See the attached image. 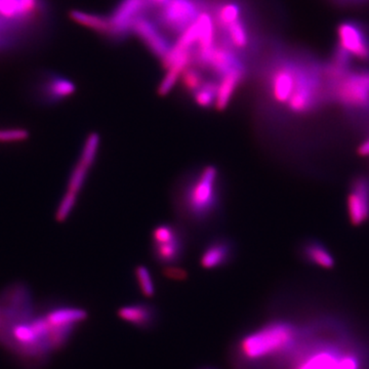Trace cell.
Here are the masks:
<instances>
[{
  "instance_id": "1",
  "label": "cell",
  "mask_w": 369,
  "mask_h": 369,
  "mask_svg": "<svg viewBox=\"0 0 369 369\" xmlns=\"http://www.w3.org/2000/svg\"><path fill=\"white\" fill-rule=\"evenodd\" d=\"M298 336V330L290 322H271L245 336L240 343V352L249 360L264 359L289 351Z\"/></svg>"
},
{
  "instance_id": "2",
  "label": "cell",
  "mask_w": 369,
  "mask_h": 369,
  "mask_svg": "<svg viewBox=\"0 0 369 369\" xmlns=\"http://www.w3.org/2000/svg\"><path fill=\"white\" fill-rule=\"evenodd\" d=\"M219 201V172L215 166H206L186 186L183 206L192 219L204 222L217 211Z\"/></svg>"
},
{
  "instance_id": "3",
  "label": "cell",
  "mask_w": 369,
  "mask_h": 369,
  "mask_svg": "<svg viewBox=\"0 0 369 369\" xmlns=\"http://www.w3.org/2000/svg\"><path fill=\"white\" fill-rule=\"evenodd\" d=\"M327 93L339 105L350 112L369 111V71L347 72L339 80L330 81Z\"/></svg>"
},
{
  "instance_id": "4",
  "label": "cell",
  "mask_w": 369,
  "mask_h": 369,
  "mask_svg": "<svg viewBox=\"0 0 369 369\" xmlns=\"http://www.w3.org/2000/svg\"><path fill=\"white\" fill-rule=\"evenodd\" d=\"M292 369H362L359 356L334 345H320L300 356Z\"/></svg>"
},
{
  "instance_id": "5",
  "label": "cell",
  "mask_w": 369,
  "mask_h": 369,
  "mask_svg": "<svg viewBox=\"0 0 369 369\" xmlns=\"http://www.w3.org/2000/svg\"><path fill=\"white\" fill-rule=\"evenodd\" d=\"M300 65L302 64L296 63L294 60L283 59L275 62L267 81L269 95L274 103L283 107L289 103L296 91Z\"/></svg>"
},
{
  "instance_id": "6",
  "label": "cell",
  "mask_w": 369,
  "mask_h": 369,
  "mask_svg": "<svg viewBox=\"0 0 369 369\" xmlns=\"http://www.w3.org/2000/svg\"><path fill=\"white\" fill-rule=\"evenodd\" d=\"M202 12L199 0H168L159 12V21L174 33L182 34Z\"/></svg>"
},
{
  "instance_id": "7",
  "label": "cell",
  "mask_w": 369,
  "mask_h": 369,
  "mask_svg": "<svg viewBox=\"0 0 369 369\" xmlns=\"http://www.w3.org/2000/svg\"><path fill=\"white\" fill-rule=\"evenodd\" d=\"M153 253L157 262L172 264L178 263L184 251L180 231L170 224L157 226L152 232Z\"/></svg>"
},
{
  "instance_id": "8",
  "label": "cell",
  "mask_w": 369,
  "mask_h": 369,
  "mask_svg": "<svg viewBox=\"0 0 369 369\" xmlns=\"http://www.w3.org/2000/svg\"><path fill=\"white\" fill-rule=\"evenodd\" d=\"M152 4L149 0H121L114 12L109 17L110 36L123 38L132 31L134 23L144 17L145 12Z\"/></svg>"
},
{
  "instance_id": "9",
  "label": "cell",
  "mask_w": 369,
  "mask_h": 369,
  "mask_svg": "<svg viewBox=\"0 0 369 369\" xmlns=\"http://www.w3.org/2000/svg\"><path fill=\"white\" fill-rule=\"evenodd\" d=\"M347 213L353 226L363 225L369 219V180L366 177L354 179L347 198Z\"/></svg>"
},
{
  "instance_id": "10",
  "label": "cell",
  "mask_w": 369,
  "mask_h": 369,
  "mask_svg": "<svg viewBox=\"0 0 369 369\" xmlns=\"http://www.w3.org/2000/svg\"><path fill=\"white\" fill-rule=\"evenodd\" d=\"M339 44L350 55L369 62V36L366 29L356 22L342 23L338 27Z\"/></svg>"
},
{
  "instance_id": "11",
  "label": "cell",
  "mask_w": 369,
  "mask_h": 369,
  "mask_svg": "<svg viewBox=\"0 0 369 369\" xmlns=\"http://www.w3.org/2000/svg\"><path fill=\"white\" fill-rule=\"evenodd\" d=\"M132 31L146 44L149 50L160 59L163 60L172 50V46L159 31L157 25L145 17L134 23Z\"/></svg>"
},
{
  "instance_id": "12",
  "label": "cell",
  "mask_w": 369,
  "mask_h": 369,
  "mask_svg": "<svg viewBox=\"0 0 369 369\" xmlns=\"http://www.w3.org/2000/svg\"><path fill=\"white\" fill-rule=\"evenodd\" d=\"M50 330H74L87 318V311L76 307H59L44 315Z\"/></svg>"
},
{
  "instance_id": "13",
  "label": "cell",
  "mask_w": 369,
  "mask_h": 369,
  "mask_svg": "<svg viewBox=\"0 0 369 369\" xmlns=\"http://www.w3.org/2000/svg\"><path fill=\"white\" fill-rule=\"evenodd\" d=\"M224 33V46H228L232 51L244 52L251 44V33H249L247 23L242 17L235 22L221 28Z\"/></svg>"
},
{
  "instance_id": "14",
  "label": "cell",
  "mask_w": 369,
  "mask_h": 369,
  "mask_svg": "<svg viewBox=\"0 0 369 369\" xmlns=\"http://www.w3.org/2000/svg\"><path fill=\"white\" fill-rule=\"evenodd\" d=\"M232 255V245L227 239H217L213 241L200 258V264L204 269L217 268L228 263Z\"/></svg>"
},
{
  "instance_id": "15",
  "label": "cell",
  "mask_w": 369,
  "mask_h": 369,
  "mask_svg": "<svg viewBox=\"0 0 369 369\" xmlns=\"http://www.w3.org/2000/svg\"><path fill=\"white\" fill-rule=\"evenodd\" d=\"M245 75V68L236 69L221 78V82L217 87V100L215 107L217 110L222 111L227 108L231 101L233 93H235L239 83Z\"/></svg>"
},
{
  "instance_id": "16",
  "label": "cell",
  "mask_w": 369,
  "mask_h": 369,
  "mask_svg": "<svg viewBox=\"0 0 369 369\" xmlns=\"http://www.w3.org/2000/svg\"><path fill=\"white\" fill-rule=\"evenodd\" d=\"M117 315L132 325L147 327L154 319V309L146 304L129 305L119 309Z\"/></svg>"
},
{
  "instance_id": "17",
  "label": "cell",
  "mask_w": 369,
  "mask_h": 369,
  "mask_svg": "<svg viewBox=\"0 0 369 369\" xmlns=\"http://www.w3.org/2000/svg\"><path fill=\"white\" fill-rule=\"evenodd\" d=\"M303 255L308 263L315 264L319 268L332 269L336 263L330 251L318 241L311 240L305 243Z\"/></svg>"
},
{
  "instance_id": "18",
  "label": "cell",
  "mask_w": 369,
  "mask_h": 369,
  "mask_svg": "<svg viewBox=\"0 0 369 369\" xmlns=\"http://www.w3.org/2000/svg\"><path fill=\"white\" fill-rule=\"evenodd\" d=\"M72 21L81 25V26L89 28L99 33L110 35V22L109 18L99 16V15L89 14L81 10H71L69 14Z\"/></svg>"
},
{
  "instance_id": "19",
  "label": "cell",
  "mask_w": 369,
  "mask_h": 369,
  "mask_svg": "<svg viewBox=\"0 0 369 369\" xmlns=\"http://www.w3.org/2000/svg\"><path fill=\"white\" fill-rule=\"evenodd\" d=\"M75 91V84L72 81L63 78H53L44 87V93L53 103H57V102L71 97Z\"/></svg>"
},
{
  "instance_id": "20",
  "label": "cell",
  "mask_w": 369,
  "mask_h": 369,
  "mask_svg": "<svg viewBox=\"0 0 369 369\" xmlns=\"http://www.w3.org/2000/svg\"><path fill=\"white\" fill-rule=\"evenodd\" d=\"M215 17H217L219 26L223 28L241 18L242 17V8L237 1L224 2L217 8Z\"/></svg>"
},
{
  "instance_id": "21",
  "label": "cell",
  "mask_w": 369,
  "mask_h": 369,
  "mask_svg": "<svg viewBox=\"0 0 369 369\" xmlns=\"http://www.w3.org/2000/svg\"><path fill=\"white\" fill-rule=\"evenodd\" d=\"M217 87H219V83L215 81H206L193 93L194 101L201 108H210V107L215 106Z\"/></svg>"
},
{
  "instance_id": "22",
  "label": "cell",
  "mask_w": 369,
  "mask_h": 369,
  "mask_svg": "<svg viewBox=\"0 0 369 369\" xmlns=\"http://www.w3.org/2000/svg\"><path fill=\"white\" fill-rule=\"evenodd\" d=\"M100 142L101 140H100V136L97 132L89 134L87 140L84 141L78 161L85 164L89 168H91L96 159H97L98 152H99Z\"/></svg>"
},
{
  "instance_id": "23",
  "label": "cell",
  "mask_w": 369,
  "mask_h": 369,
  "mask_svg": "<svg viewBox=\"0 0 369 369\" xmlns=\"http://www.w3.org/2000/svg\"><path fill=\"white\" fill-rule=\"evenodd\" d=\"M89 170H91V168L78 161L75 168H74L73 172L70 174L69 182H68L67 185V192L78 195L83 188V185H84Z\"/></svg>"
},
{
  "instance_id": "24",
  "label": "cell",
  "mask_w": 369,
  "mask_h": 369,
  "mask_svg": "<svg viewBox=\"0 0 369 369\" xmlns=\"http://www.w3.org/2000/svg\"><path fill=\"white\" fill-rule=\"evenodd\" d=\"M134 274L142 294L147 298H152L155 294V285L149 269L145 266L136 267Z\"/></svg>"
},
{
  "instance_id": "25",
  "label": "cell",
  "mask_w": 369,
  "mask_h": 369,
  "mask_svg": "<svg viewBox=\"0 0 369 369\" xmlns=\"http://www.w3.org/2000/svg\"><path fill=\"white\" fill-rule=\"evenodd\" d=\"M29 138V131L23 127L0 129V144H19L26 142Z\"/></svg>"
},
{
  "instance_id": "26",
  "label": "cell",
  "mask_w": 369,
  "mask_h": 369,
  "mask_svg": "<svg viewBox=\"0 0 369 369\" xmlns=\"http://www.w3.org/2000/svg\"><path fill=\"white\" fill-rule=\"evenodd\" d=\"M181 76H182L181 80H182L183 87L185 91L191 93L192 95L206 82L204 75L194 68H186Z\"/></svg>"
},
{
  "instance_id": "27",
  "label": "cell",
  "mask_w": 369,
  "mask_h": 369,
  "mask_svg": "<svg viewBox=\"0 0 369 369\" xmlns=\"http://www.w3.org/2000/svg\"><path fill=\"white\" fill-rule=\"evenodd\" d=\"M78 195L66 192L65 195L60 201L59 206H57V211H55V219L60 223H63L69 217L75 208L76 202H78Z\"/></svg>"
},
{
  "instance_id": "28",
  "label": "cell",
  "mask_w": 369,
  "mask_h": 369,
  "mask_svg": "<svg viewBox=\"0 0 369 369\" xmlns=\"http://www.w3.org/2000/svg\"><path fill=\"white\" fill-rule=\"evenodd\" d=\"M25 15L27 14L21 0H0V16L15 19Z\"/></svg>"
},
{
  "instance_id": "29",
  "label": "cell",
  "mask_w": 369,
  "mask_h": 369,
  "mask_svg": "<svg viewBox=\"0 0 369 369\" xmlns=\"http://www.w3.org/2000/svg\"><path fill=\"white\" fill-rule=\"evenodd\" d=\"M165 275L170 279H176V280H184L187 278V272L183 269L176 268V267H168L165 270Z\"/></svg>"
},
{
  "instance_id": "30",
  "label": "cell",
  "mask_w": 369,
  "mask_h": 369,
  "mask_svg": "<svg viewBox=\"0 0 369 369\" xmlns=\"http://www.w3.org/2000/svg\"><path fill=\"white\" fill-rule=\"evenodd\" d=\"M21 1H22L26 14L33 12L37 6V0H21Z\"/></svg>"
},
{
  "instance_id": "31",
  "label": "cell",
  "mask_w": 369,
  "mask_h": 369,
  "mask_svg": "<svg viewBox=\"0 0 369 369\" xmlns=\"http://www.w3.org/2000/svg\"><path fill=\"white\" fill-rule=\"evenodd\" d=\"M152 6H162L168 0H149Z\"/></svg>"
},
{
  "instance_id": "32",
  "label": "cell",
  "mask_w": 369,
  "mask_h": 369,
  "mask_svg": "<svg viewBox=\"0 0 369 369\" xmlns=\"http://www.w3.org/2000/svg\"><path fill=\"white\" fill-rule=\"evenodd\" d=\"M0 322H1V321H0Z\"/></svg>"
}]
</instances>
